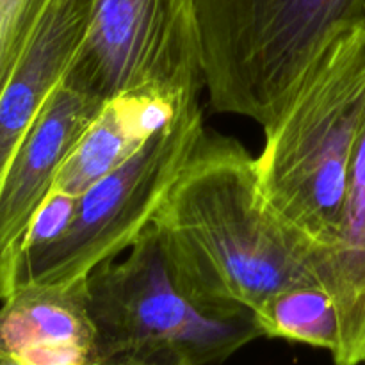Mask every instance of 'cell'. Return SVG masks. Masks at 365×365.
I'll return each instance as SVG.
<instances>
[{
	"label": "cell",
	"mask_w": 365,
	"mask_h": 365,
	"mask_svg": "<svg viewBox=\"0 0 365 365\" xmlns=\"http://www.w3.org/2000/svg\"><path fill=\"white\" fill-rule=\"evenodd\" d=\"M152 225L182 284L223 309L255 312L319 280V252L269 209L255 157L232 138L203 134Z\"/></svg>",
	"instance_id": "6da1fadb"
},
{
	"label": "cell",
	"mask_w": 365,
	"mask_h": 365,
	"mask_svg": "<svg viewBox=\"0 0 365 365\" xmlns=\"http://www.w3.org/2000/svg\"><path fill=\"white\" fill-rule=\"evenodd\" d=\"M365 116V24L328 45L255 157L269 209L321 253L337 237Z\"/></svg>",
	"instance_id": "7a4b0ae2"
},
{
	"label": "cell",
	"mask_w": 365,
	"mask_h": 365,
	"mask_svg": "<svg viewBox=\"0 0 365 365\" xmlns=\"http://www.w3.org/2000/svg\"><path fill=\"white\" fill-rule=\"evenodd\" d=\"M210 106L267 127L365 0H192Z\"/></svg>",
	"instance_id": "3957f363"
},
{
	"label": "cell",
	"mask_w": 365,
	"mask_h": 365,
	"mask_svg": "<svg viewBox=\"0 0 365 365\" xmlns=\"http://www.w3.org/2000/svg\"><path fill=\"white\" fill-rule=\"evenodd\" d=\"M88 292L103 359L216 365L262 337L253 312L212 305L182 284L153 225L89 274Z\"/></svg>",
	"instance_id": "277c9868"
},
{
	"label": "cell",
	"mask_w": 365,
	"mask_h": 365,
	"mask_svg": "<svg viewBox=\"0 0 365 365\" xmlns=\"http://www.w3.org/2000/svg\"><path fill=\"white\" fill-rule=\"evenodd\" d=\"M203 134L196 100L120 168L82 192L73 217L56 241L14 260L0 278V302L21 284L88 278L103 262L127 252L152 225Z\"/></svg>",
	"instance_id": "5b68a950"
},
{
	"label": "cell",
	"mask_w": 365,
	"mask_h": 365,
	"mask_svg": "<svg viewBox=\"0 0 365 365\" xmlns=\"http://www.w3.org/2000/svg\"><path fill=\"white\" fill-rule=\"evenodd\" d=\"M66 78L103 102L138 91L200 98L205 81L192 0H93Z\"/></svg>",
	"instance_id": "8992f818"
},
{
	"label": "cell",
	"mask_w": 365,
	"mask_h": 365,
	"mask_svg": "<svg viewBox=\"0 0 365 365\" xmlns=\"http://www.w3.org/2000/svg\"><path fill=\"white\" fill-rule=\"evenodd\" d=\"M103 103L66 77L45 103L18 146L0 187V259L16 248L34 212L52 191L66 157Z\"/></svg>",
	"instance_id": "52a82bcc"
},
{
	"label": "cell",
	"mask_w": 365,
	"mask_h": 365,
	"mask_svg": "<svg viewBox=\"0 0 365 365\" xmlns=\"http://www.w3.org/2000/svg\"><path fill=\"white\" fill-rule=\"evenodd\" d=\"M0 349L20 365H96L88 278L21 284L0 302Z\"/></svg>",
	"instance_id": "ba28073f"
},
{
	"label": "cell",
	"mask_w": 365,
	"mask_h": 365,
	"mask_svg": "<svg viewBox=\"0 0 365 365\" xmlns=\"http://www.w3.org/2000/svg\"><path fill=\"white\" fill-rule=\"evenodd\" d=\"M93 0H45L20 63L0 93V187L45 103L78 52Z\"/></svg>",
	"instance_id": "9c48e42d"
},
{
	"label": "cell",
	"mask_w": 365,
	"mask_h": 365,
	"mask_svg": "<svg viewBox=\"0 0 365 365\" xmlns=\"http://www.w3.org/2000/svg\"><path fill=\"white\" fill-rule=\"evenodd\" d=\"M196 100L155 91L125 93L107 100L66 157L52 191L81 198Z\"/></svg>",
	"instance_id": "30bf717a"
},
{
	"label": "cell",
	"mask_w": 365,
	"mask_h": 365,
	"mask_svg": "<svg viewBox=\"0 0 365 365\" xmlns=\"http://www.w3.org/2000/svg\"><path fill=\"white\" fill-rule=\"evenodd\" d=\"M319 280L335 298L339 344L335 365L365 364V116L334 245L319 257Z\"/></svg>",
	"instance_id": "8fae6325"
},
{
	"label": "cell",
	"mask_w": 365,
	"mask_h": 365,
	"mask_svg": "<svg viewBox=\"0 0 365 365\" xmlns=\"http://www.w3.org/2000/svg\"><path fill=\"white\" fill-rule=\"evenodd\" d=\"M253 314L262 337L284 339L330 353L339 344L341 323L337 303L319 280L282 289Z\"/></svg>",
	"instance_id": "7c38bea8"
},
{
	"label": "cell",
	"mask_w": 365,
	"mask_h": 365,
	"mask_svg": "<svg viewBox=\"0 0 365 365\" xmlns=\"http://www.w3.org/2000/svg\"><path fill=\"white\" fill-rule=\"evenodd\" d=\"M0 365H20L14 362L9 355L0 349ZM96 365H177L170 362H163V360H152V359H141V356L134 355H116V356H106L102 362Z\"/></svg>",
	"instance_id": "4fadbf2b"
}]
</instances>
